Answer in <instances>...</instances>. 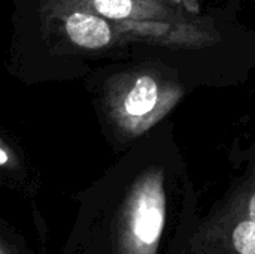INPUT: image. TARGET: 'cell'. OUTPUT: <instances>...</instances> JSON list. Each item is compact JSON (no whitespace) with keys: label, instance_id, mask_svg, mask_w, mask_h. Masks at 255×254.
<instances>
[{"label":"cell","instance_id":"1","mask_svg":"<svg viewBox=\"0 0 255 254\" xmlns=\"http://www.w3.org/2000/svg\"><path fill=\"white\" fill-rule=\"evenodd\" d=\"M163 205L158 192L154 189H146L142 192L134 204L131 229L134 238L145 246L154 244L163 229Z\"/></svg>","mask_w":255,"mask_h":254},{"label":"cell","instance_id":"2","mask_svg":"<svg viewBox=\"0 0 255 254\" xmlns=\"http://www.w3.org/2000/svg\"><path fill=\"white\" fill-rule=\"evenodd\" d=\"M69 37L79 46L87 49H99L111 42V28L99 16L75 12L66 21Z\"/></svg>","mask_w":255,"mask_h":254},{"label":"cell","instance_id":"3","mask_svg":"<svg viewBox=\"0 0 255 254\" xmlns=\"http://www.w3.org/2000/svg\"><path fill=\"white\" fill-rule=\"evenodd\" d=\"M157 100V82L149 76H140L124 100V111L130 117H143L155 108Z\"/></svg>","mask_w":255,"mask_h":254},{"label":"cell","instance_id":"4","mask_svg":"<svg viewBox=\"0 0 255 254\" xmlns=\"http://www.w3.org/2000/svg\"><path fill=\"white\" fill-rule=\"evenodd\" d=\"M233 246L241 254H255V220H247L236 226Z\"/></svg>","mask_w":255,"mask_h":254},{"label":"cell","instance_id":"5","mask_svg":"<svg viewBox=\"0 0 255 254\" xmlns=\"http://www.w3.org/2000/svg\"><path fill=\"white\" fill-rule=\"evenodd\" d=\"M96 10L108 18H126L131 13V0H93Z\"/></svg>","mask_w":255,"mask_h":254},{"label":"cell","instance_id":"6","mask_svg":"<svg viewBox=\"0 0 255 254\" xmlns=\"http://www.w3.org/2000/svg\"><path fill=\"white\" fill-rule=\"evenodd\" d=\"M250 214H251V219L255 220V195L251 198V204H250Z\"/></svg>","mask_w":255,"mask_h":254},{"label":"cell","instance_id":"7","mask_svg":"<svg viewBox=\"0 0 255 254\" xmlns=\"http://www.w3.org/2000/svg\"><path fill=\"white\" fill-rule=\"evenodd\" d=\"M6 163V153H4V150H1V165H4Z\"/></svg>","mask_w":255,"mask_h":254}]
</instances>
